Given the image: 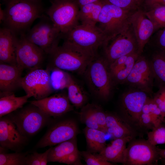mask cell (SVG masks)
<instances>
[{"label": "cell", "mask_w": 165, "mask_h": 165, "mask_svg": "<svg viewBox=\"0 0 165 165\" xmlns=\"http://www.w3.org/2000/svg\"><path fill=\"white\" fill-rule=\"evenodd\" d=\"M4 11V27L17 35L25 34L34 21L43 15L39 2L31 0H9Z\"/></svg>", "instance_id": "cell-1"}, {"label": "cell", "mask_w": 165, "mask_h": 165, "mask_svg": "<svg viewBox=\"0 0 165 165\" xmlns=\"http://www.w3.org/2000/svg\"><path fill=\"white\" fill-rule=\"evenodd\" d=\"M48 56L46 68H56L64 71L83 75L94 57L72 45L63 43Z\"/></svg>", "instance_id": "cell-2"}, {"label": "cell", "mask_w": 165, "mask_h": 165, "mask_svg": "<svg viewBox=\"0 0 165 165\" xmlns=\"http://www.w3.org/2000/svg\"><path fill=\"white\" fill-rule=\"evenodd\" d=\"M91 92L103 100H107L110 95L112 80L108 64L104 57L98 55L88 65L83 74Z\"/></svg>", "instance_id": "cell-3"}, {"label": "cell", "mask_w": 165, "mask_h": 165, "mask_svg": "<svg viewBox=\"0 0 165 165\" xmlns=\"http://www.w3.org/2000/svg\"><path fill=\"white\" fill-rule=\"evenodd\" d=\"M61 35L64 43L75 46L94 57L98 55V48L104 46L106 42L104 34L96 25H78Z\"/></svg>", "instance_id": "cell-4"}, {"label": "cell", "mask_w": 165, "mask_h": 165, "mask_svg": "<svg viewBox=\"0 0 165 165\" xmlns=\"http://www.w3.org/2000/svg\"><path fill=\"white\" fill-rule=\"evenodd\" d=\"M131 13V11L105 2L99 15L98 26L106 38L103 47L130 27V17Z\"/></svg>", "instance_id": "cell-5"}, {"label": "cell", "mask_w": 165, "mask_h": 165, "mask_svg": "<svg viewBox=\"0 0 165 165\" xmlns=\"http://www.w3.org/2000/svg\"><path fill=\"white\" fill-rule=\"evenodd\" d=\"M23 135L33 136L50 122L51 117L30 103L7 115Z\"/></svg>", "instance_id": "cell-6"}, {"label": "cell", "mask_w": 165, "mask_h": 165, "mask_svg": "<svg viewBox=\"0 0 165 165\" xmlns=\"http://www.w3.org/2000/svg\"><path fill=\"white\" fill-rule=\"evenodd\" d=\"M79 6L75 0H54L47 14L61 34L79 25Z\"/></svg>", "instance_id": "cell-7"}, {"label": "cell", "mask_w": 165, "mask_h": 165, "mask_svg": "<svg viewBox=\"0 0 165 165\" xmlns=\"http://www.w3.org/2000/svg\"><path fill=\"white\" fill-rule=\"evenodd\" d=\"M40 18V21L24 35L27 39L48 55L58 46L61 33L48 16L43 15Z\"/></svg>", "instance_id": "cell-8"}, {"label": "cell", "mask_w": 165, "mask_h": 165, "mask_svg": "<svg viewBox=\"0 0 165 165\" xmlns=\"http://www.w3.org/2000/svg\"><path fill=\"white\" fill-rule=\"evenodd\" d=\"M46 55L41 48L27 39L24 34L18 38L16 61L17 65L23 70L27 69L29 71L41 68Z\"/></svg>", "instance_id": "cell-9"}, {"label": "cell", "mask_w": 165, "mask_h": 165, "mask_svg": "<svg viewBox=\"0 0 165 165\" xmlns=\"http://www.w3.org/2000/svg\"><path fill=\"white\" fill-rule=\"evenodd\" d=\"M21 87L26 94L36 100L48 97L53 92L50 85L48 71L42 68L29 71L22 77Z\"/></svg>", "instance_id": "cell-10"}, {"label": "cell", "mask_w": 165, "mask_h": 165, "mask_svg": "<svg viewBox=\"0 0 165 165\" xmlns=\"http://www.w3.org/2000/svg\"><path fill=\"white\" fill-rule=\"evenodd\" d=\"M160 158L158 148L147 140L132 141L126 148L123 164L128 165H152Z\"/></svg>", "instance_id": "cell-11"}, {"label": "cell", "mask_w": 165, "mask_h": 165, "mask_svg": "<svg viewBox=\"0 0 165 165\" xmlns=\"http://www.w3.org/2000/svg\"><path fill=\"white\" fill-rule=\"evenodd\" d=\"M104 47V57L108 65L120 57L138 51L137 42L130 25L126 31L109 41Z\"/></svg>", "instance_id": "cell-12"}, {"label": "cell", "mask_w": 165, "mask_h": 165, "mask_svg": "<svg viewBox=\"0 0 165 165\" xmlns=\"http://www.w3.org/2000/svg\"><path fill=\"white\" fill-rule=\"evenodd\" d=\"M78 132L76 123L71 119L64 120L51 127L37 143L38 148L53 146L76 138Z\"/></svg>", "instance_id": "cell-13"}, {"label": "cell", "mask_w": 165, "mask_h": 165, "mask_svg": "<svg viewBox=\"0 0 165 165\" xmlns=\"http://www.w3.org/2000/svg\"><path fill=\"white\" fill-rule=\"evenodd\" d=\"M28 140V137L21 134L7 115L0 117V147L15 152H20Z\"/></svg>", "instance_id": "cell-14"}, {"label": "cell", "mask_w": 165, "mask_h": 165, "mask_svg": "<svg viewBox=\"0 0 165 165\" xmlns=\"http://www.w3.org/2000/svg\"><path fill=\"white\" fill-rule=\"evenodd\" d=\"M154 78L150 63L139 57L125 82L146 92L151 91Z\"/></svg>", "instance_id": "cell-15"}, {"label": "cell", "mask_w": 165, "mask_h": 165, "mask_svg": "<svg viewBox=\"0 0 165 165\" xmlns=\"http://www.w3.org/2000/svg\"><path fill=\"white\" fill-rule=\"evenodd\" d=\"M130 22L137 42L138 52L141 54L150 36L156 30L154 25L146 16L145 12L140 9L132 12Z\"/></svg>", "instance_id": "cell-16"}, {"label": "cell", "mask_w": 165, "mask_h": 165, "mask_svg": "<svg viewBox=\"0 0 165 165\" xmlns=\"http://www.w3.org/2000/svg\"><path fill=\"white\" fill-rule=\"evenodd\" d=\"M29 102L36 106L51 117L61 116L73 109L68 95L63 93L56 94Z\"/></svg>", "instance_id": "cell-17"}, {"label": "cell", "mask_w": 165, "mask_h": 165, "mask_svg": "<svg viewBox=\"0 0 165 165\" xmlns=\"http://www.w3.org/2000/svg\"><path fill=\"white\" fill-rule=\"evenodd\" d=\"M23 70L17 65L0 63V97L14 94L21 87Z\"/></svg>", "instance_id": "cell-18"}, {"label": "cell", "mask_w": 165, "mask_h": 165, "mask_svg": "<svg viewBox=\"0 0 165 165\" xmlns=\"http://www.w3.org/2000/svg\"><path fill=\"white\" fill-rule=\"evenodd\" d=\"M148 98L146 92L134 91L125 94L122 105L127 119L138 124L143 106Z\"/></svg>", "instance_id": "cell-19"}, {"label": "cell", "mask_w": 165, "mask_h": 165, "mask_svg": "<svg viewBox=\"0 0 165 165\" xmlns=\"http://www.w3.org/2000/svg\"><path fill=\"white\" fill-rule=\"evenodd\" d=\"M18 38L14 32L4 27L0 29V63L17 65L16 58Z\"/></svg>", "instance_id": "cell-20"}, {"label": "cell", "mask_w": 165, "mask_h": 165, "mask_svg": "<svg viewBox=\"0 0 165 165\" xmlns=\"http://www.w3.org/2000/svg\"><path fill=\"white\" fill-rule=\"evenodd\" d=\"M133 137L128 136L115 139L111 144L106 146L99 154L109 162L123 164L126 144Z\"/></svg>", "instance_id": "cell-21"}, {"label": "cell", "mask_w": 165, "mask_h": 165, "mask_svg": "<svg viewBox=\"0 0 165 165\" xmlns=\"http://www.w3.org/2000/svg\"><path fill=\"white\" fill-rule=\"evenodd\" d=\"M106 127L107 132L115 139L133 137L134 134L132 128L126 121L113 114L106 113Z\"/></svg>", "instance_id": "cell-22"}, {"label": "cell", "mask_w": 165, "mask_h": 165, "mask_svg": "<svg viewBox=\"0 0 165 165\" xmlns=\"http://www.w3.org/2000/svg\"><path fill=\"white\" fill-rule=\"evenodd\" d=\"M105 2L104 0L88 3L80 7L79 14V21L81 24L96 26Z\"/></svg>", "instance_id": "cell-23"}, {"label": "cell", "mask_w": 165, "mask_h": 165, "mask_svg": "<svg viewBox=\"0 0 165 165\" xmlns=\"http://www.w3.org/2000/svg\"><path fill=\"white\" fill-rule=\"evenodd\" d=\"M87 148L92 153H100L106 146L105 132L87 127L84 129Z\"/></svg>", "instance_id": "cell-24"}, {"label": "cell", "mask_w": 165, "mask_h": 165, "mask_svg": "<svg viewBox=\"0 0 165 165\" xmlns=\"http://www.w3.org/2000/svg\"><path fill=\"white\" fill-rule=\"evenodd\" d=\"M78 150L75 138L51 147L48 155V162L61 163L68 156Z\"/></svg>", "instance_id": "cell-25"}, {"label": "cell", "mask_w": 165, "mask_h": 165, "mask_svg": "<svg viewBox=\"0 0 165 165\" xmlns=\"http://www.w3.org/2000/svg\"><path fill=\"white\" fill-rule=\"evenodd\" d=\"M31 97L26 94L21 97H16L14 94L0 97V117L13 112L21 108Z\"/></svg>", "instance_id": "cell-26"}, {"label": "cell", "mask_w": 165, "mask_h": 165, "mask_svg": "<svg viewBox=\"0 0 165 165\" xmlns=\"http://www.w3.org/2000/svg\"><path fill=\"white\" fill-rule=\"evenodd\" d=\"M67 89L70 102L77 108H82L87 101V94L82 87L72 77Z\"/></svg>", "instance_id": "cell-27"}, {"label": "cell", "mask_w": 165, "mask_h": 165, "mask_svg": "<svg viewBox=\"0 0 165 165\" xmlns=\"http://www.w3.org/2000/svg\"><path fill=\"white\" fill-rule=\"evenodd\" d=\"M140 55L138 51L129 54L123 65L110 72L112 80L118 83L125 82Z\"/></svg>", "instance_id": "cell-28"}, {"label": "cell", "mask_w": 165, "mask_h": 165, "mask_svg": "<svg viewBox=\"0 0 165 165\" xmlns=\"http://www.w3.org/2000/svg\"><path fill=\"white\" fill-rule=\"evenodd\" d=\"M46 69L49 72L50 85L53 91L67 88L72 77L68 73L56 68Z\"/></svg>", "instance_id": "cell-29"}, {"label": "cell", "mask_w": 165, "mask_h": 165, "mask_svg": "<svg viewBox=\"0 0 165 165\" xmlns=\"http://www.w3.org/2000/svg\"><path fill=\"white\" fill-rule=\"evenodd\" d=\"M150 63L154 78L165 84V52L162 51L155 54Z\"/></svg>", "instance_id": "cell-30"}, {"label": "cell", "mask_w": 165, "mask_h": 165, "mask_svg": "<svg viewBox=\"0 0 165 165\" xmlns=\"http://www.w3.org/2000/svg\"><path fill=\"white\" fill-rule=\"evenodd\" d=\"M149 8L145 13L153 24L155 30L165 28V5H155Z\"/></svg>", "instance_id": "cell-31"}, {"label": "cell", "mask_w": 165, "mask_h": 165, "mask_svg": "<svg viewBox=\"0 0 165 165\" xmlns=\"http://www.w3.org/2000/svg\"><path fill=\"white\" fill-rule=\"evenodd\" d=\"M94 105V104L88 103L81 108L79 112L80 120L87 127L102 130L96 119Z\"/></svg>", "instance_id": "cell-32"}, {"label": "cell", "mask_w": 165, "mask_h": 165, "mask_svg": "<svg viewBox=\"0 0 165 165\" xmlns=\"http://www.w3.org/2000/svg\"><path fill=\"white\" fill-rule=\"evenodd\" d=\"M0 165H25L27 153L15 152L7 153V150L0 147Z\"/></svg>", "instance_id": "cell-33"}, {"label": "cell", "mask_w": 165, "mask_h": 165, "mask_svg": "<svg viewBox=\"0 0 165 165\" xmlns=\"http://www.w3.org/2000/svg\"><path fill=\"white\" fill-rule=\"evenodd\" d=\"M148 141L154 146L165 144V126L162 124L147 133Z\"/></svg>", "instance_id": "cell-34"}, {"label": "cell", "mask_w": 165, "mask_h": 165, "mask_svg": "<svg viewBox=\"0 0 165 165\" xmlns=\"http://www.w3.org/2000/svg\"><path fill=\"white\" fill-rule=\"evenodd\" d=\"M51 148L43 153L34 152L27 154L25 158V165H47L48 162V155Z\"/></svg>", "instance_id": "cell-35"}, {"label": "cell", "mask_w": 165, "mask_h": 165, "mask_svg": "<svg viewBox=\"0 0 165 165\" xmlns=\"http://www.w3.org/2000/svg\"><path fill=\"white\" fill-rule=\"evenodd\" d=\"M87 165H111L112 163L104 159L99 154H97L89 151L80 152Z\"/></svg>", "instance_id": "cell-36"}, {"label": "cell", "mask_w": 165, "mask_h": 165, "mask_svg": "<svg viewBox=\"0 0 165 165\" xmlns=\"http://www.w3.org/2000/svg\"><path fill=\"white\" fill-rule=\"evenodd\" d=\"M148 102L150 114L155 127L164 122V118L153 99L148 98Z\"/></svg>", "instance_id": "cell-37"}, {"label": "cell", "mask_w": 165, "mask_h": 165, "mask_svg": "<svg viewBox=\"0 0 165 165\" xmlns=\"http://www.w3.org/2000/svg\"><path fill=\"white\" fill-rule=\"evenodd\" d=\"M124 10L131 11L135 10L141 3L142 0H104Z\"/></svg>", "instance_id": "cell-38"}, {"label": "cell", "mask_w": 165, "mask_h": 165, "mask_svg": "<svg viewBox=\"0 0 165 165\" xmlns=\"http://www.w3.org/2000/svg\"><path fill=\"white\" fill-rule=\"evenodd\" d=\"M94 111L96 119L101 130L107 132L106 127V113L99 105L94 104Z\"/></svg>", "instance_id": "cell-39"}, {"label": "cell", "mask_w": 165, "mask_h": 165, "mask_svg": "<svg viewBox=\"0 0 165 165\" xmlns=\"http://www.w3.org/2000/svg\"><path fill=\"white\" fill-rule=\"evenodd\" d=\"M138 125L141 127L152 130L155 127L150 113L141 112L139 119Z\"/></svg>", "instance_id": "cell-40"}, {"label": "cell", "mask_w": 165, "mask_h": 165, "mask_svg": "<svg viewBox=\"0 0 165 165\" xmlns=\"http://www.w3.org/2000/svg\"><path fill=\"white\" fill-rule=\"evenodd\" d=\"M81 156L80 152L78 150L68 156L61 163L69 165L80 164Z\"/></svg>", "instance_id": "cell-41"}, {"label": "cell", "mask_w": 165, "mask_h": 165, "mask_svg": "<svg viewBox=\"0 0 165 165\" xmlns=\"http://www.w3.org/2000/svg\"><path fill=\"white\" fill-rule=\"evenodd\" d=\"M160 109L163 117H165V101L164 98L159 91L153 99Z\"/></svg>", "instance_id": "cell-42"}, {"label": "cell", "mask_w": 165, "mask_h": 165, "mask_svg": "<svg viewBox=\"0 0 165 165\" xmlns=\"http://www.w3.org/2000/svg\"><path fill=\"white\" fill-rule=\"evenodd\" d=\"M158 35L157 42L162 51L165 52V28Z\"/></svg>", "instance_id": "cell-43"}, {"label": "cell", "mask_w": 165, "mask_h": 165, "mask_svg": "<svg viewBox=\"0 0 165 165\" xmlns=\"http://www.w3.org/2000/svg\"><path fill=\"white\" fill-rule=\"evenodd\" d=\"M145 4L148 8L157 4L165 5V0H144Z\"/></svg>", "instance_id": "cell-44"}, {"label": "cell", "mask_w": 165, "mask_h": 165, "mask_svg": "<svg viewBox=\"0 0 165 165\" xmlns=\"http://www.w3.org/2000/svg\"><path fill=\"white\" fill-rule=\"evenodd\" d=\"M101 0H77L79 7L86 4L96 2Z\"/></svg>", "instance_id": "cell-45"}, {"label": "cell", "mask_w": 165, "mask_h": 165, "mask_svg": "<svg viewBox=\"0 0 165 165\" xmlns=\"http://www.w3.org/2000/svg\"><path fill=\"white\" fill-rule=\"evenodd\" d=\"M5 17V13L4 10L2 9L0 7V23H3Z\"/></svg>", "instance_id": "cell-46"}, {"label": "cell", "mask_w": 165, "mask_h": 165, "mask_svg": "<svg viewBox=\"0 0 165 165\" xmlns=\"http://www.w3.org/2000/svg\"><path fill=\"white\" fill-rule=\"evenodd\" d=\"M160 157L165 160V149H161L158 148Z\"/></svg>", "instance_id": "cell-47"}, {"label": "cell", "mask_w": 165, "mask_h": 165, "mask_svg": "<svg viewBox=\"0 0 165 165\" xmlns=\"http://www.w3.org/2000/svg\"><path fill=\"white\" fill-rule=\"evenodd\" d=\"M160 91L163 96L165 101V87H163Z\"/></svg>", "instance_id": "cell-48"}, {"label": "cell", "mask_w": 165, "mask_h": 165, "mask_svg": "<svg viewBox=\"0 0 165 165\" xmlns=\"http://www.w3.org/2000/svg\"><path fill=\"white\" fill-rule=\"evenodd\" d=\"M31 0L39 2V1L40 0Z\"/></svg>", "instance_id": "cell-49"}]
</instances>
